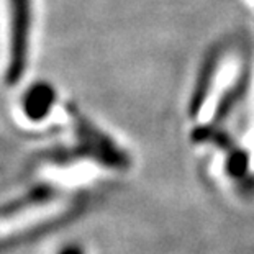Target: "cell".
I'll return each mask as SVG.
<instances>
[{"mask_svg": "<svg viewBox=\"0 0 254 254\" xmlns=\"http://www.w3.org/2000/svg\"><path fill=\"white\" fill-rule=\"evenodd\" d=\"M55 193H56L55 189L51 186H46V184L33 186L26 192L21 193V195L0 203V220L21 213V212H25V210L35 207V205H43L46 202H51V200L55 198Z\"/></svg>", "mask_w": 254, "mask_h": 254, "instance_id": "4", "label": "cell"}, {"mask_svg": "<svg viewBox=\"0 0 254 254\" xmlns=\"http://www.w3.org/2000/svg\"><path fill=\"white\" fill-rule=\"evenodd\" d=\"M5 12H7V56L3 66V82L8 87H13L23 80L30 69L35 2L5 0Z\"/></svg>", "mask_w": 254, "mask_h": 254, "instance_id": "2", "label": "cell"}, {"mask_svg": "<svg viewBox=\"0 0 254 254\" xmlns=\"http://www.w3.org/2000/svg\"><path fill=\"white\" fill-rule=\"evenodd\" d=\"M56 89L46 80H36L20 97V110L31 123H41L51 115L56 105Z\"/></svg>", "mask_w": 254, "mask_h": 254, "instance_id": "3", "label": "cell"}, {"mask_svg": "<svg viewBox=\"0 0 254 254\" xmlns=\"http://www.w3.org/2000/svg\"><path fill=\"white\" fill-rule=\"evenodd\" d=\"M67 115L72 123V139L69 144L55 146L43 151L40 159L46 164L69 166L80 161H92L105 167H115L120 164L122 153L117 144L95 127L75 105L66 107Z\"/></svg>", "mask_w": 254, "mask_h": 254, "instance_id": "1", "label": "cell"}]
</instances>
